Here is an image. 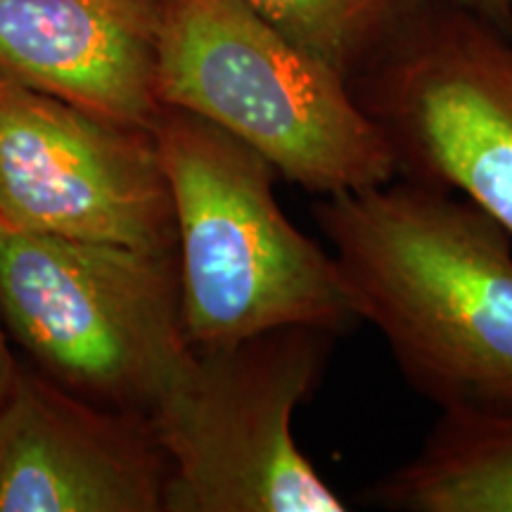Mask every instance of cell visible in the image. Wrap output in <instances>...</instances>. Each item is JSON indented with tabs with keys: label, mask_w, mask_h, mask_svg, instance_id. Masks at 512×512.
<instances>
[{
	"label": "cell",
	"mask_w": 512,
	"mask_h": 512,
	"mask_svg": "<svg viewBox=\"0 0 512 512\" xmlns=\"http://www.w3.org/2000/svg\"><path fill=\"white\" fill-rule=\"evenodd\" d=\"M356 320L441 413H512V235L456 192L396 176L318 197Z\"/></svg>",
	"instance_id": "obj_1"
},
{
	"label": "cell",
	"mask_w": 512,
	"mask_h": 512,
	"mask_svg": "<svg viewBox=\"0 0 512 512\" xmlns=\"http://www.w3.org/2000/svg\"><path fill=\"white\" fill-rule=\"evenodd\" d=\"M150 133L174 202L192 349L285 325L344 335L356 323L332 254L280 209V174L268 159L181 107H159Z\"/></svg>",
	"instance_id": "obj_2"
},
{
	"label": "cell",
	"mask_w": 512,
	"mask_h": 512,
	"mask_svg": "<svg viewBox=\"0 0 512 512\" xmlns=\"http://www.w3.org/2000/svg\"><path fill=\"white\" fill-rule=\"evenodd\" d=\"M159 105L211 121L316 197L396 178L347 79L242 0H159Z\"/></svg>",
	"instance_id": "obj_3"
},
{
	"label": "cell",
	"mask_w": 512,
	"mask_h": 512,
	"mask_svg": "<svg viewBox=\"0 0 512 512\" xmlns=\"http://www.w3.org/2000/svg\"><path fill=\"white\" fill-rule=\"evenodd\" d=\"M0 313L31 366L152 420L188 363L178 254L0 226Z\"/></svg>",
	"instance_id": "obj_4"
},
{
	"label": "cell",
	"mask_w": 512,
	"mask_h": 512,
	"mask_svg": "<svg viewBox=\"0 0 512 512\" xmlns=\"http://www.w3.org/2000/svg\"><path fill=\"white\" fill-rule=\"evenodd\" d=\"M337 335L285 325L192 349L152 415L169 458L166 512H347L292 432Z\"/></svg>",
	"instance_id": "obj_5"
},
{
	"label": "cell",
	"mask_w": 512,
	"mask_h": 512,
	"mask_svg": "<svg viewBox=\"0 0 512 512\" xmlns=\"http://www.w3.org/2000/svg\"><path fill=\"white\" fill-rule=\"evenodd\" d=\"M396 176L475 202L512 235V38L432 0L349 83Z\"/></svg>",
	"instance_id": "obj_6"
},
{
	"label": "cell",
	"mask_w": 512,
	"mask_h": 512,
	"mask_svg": "<svg viewBox=\"0 0 512 512\" xmlns=\"http://www.w3.org/2000/svg\"><path fill=\"white\" fill-rule=\"evenodd\" d=\"M0 226L174 252V202L150 128L0 76Z\"/></svg>",
	"instance_id": "obj_7"
},
{
	"label": "cell",
	"mask_w": 512,
	"mask_h": 512,
	"mask_svg": "<svg viewBox=\"0 0 512 512\" xmlns=\"http://www.w3.org/2000/svg\"><path fill=\"white\" fill-rule=\"evenodd\" d=\"M169 475L150 418L17 363L0 401V512H166Z\"/></svg>",
	"instance_id": "obj_8"
},
{
	"label": "cell",
	"mask_w": 512,
	"mask_h": 512,
	"mask_svg": "<svg viewBox=\"0 0 512 512\" xmlns=\"http://www.w3.org/2000/svg\"><path fill=\"white\" fill-rule=\"evenodd\" d=\"M157 27L159 0H0V76L150 128Z\"/></svg>",
	"instance_id": "obj_9"
},
{
	"label": "cell",
	"mask_w": 512,
	"mask_h": 512,
	"mask_svg": "<svg viewBox=\"0 0 512 512\" xmlns=\"http://www.w3.org/2000/svg\"><path fill=\"white\" fill-rule=\"evenodd\" d=\"M361 498L392 512H512V413H441L420 451Z\"/></svg>",
	"instance_id": "obj_10"
},
{
	"label": "cell",
	"mask_w": 512,
	"mask_h": 512,
	"mask_svg": "<svg viewBox=\"0 0 512 512\" xmlns=\"http://www.w3.org/2000/svg\"><path fill=\"white\" fill-rule=\"evenodd\" d=\"M287 41L349 83L432 0H242Z\"/></svg>",
	"instance_id": "obj_11"
},
{
	"label": "cell",
	"mask_w": 512,
	"mask_h": 512,
	"mask_svg": "<svg viewBox=\"0 0 512 512\" xmlns=\"http://www.w3.org/2000/svg\"><path fill=\"white\" fill-rule=\"evenodd\" d=\"M512 38V0H453Z\"/></svg>",
	"instance_id": "obj_12"
},
{
	"label": "cell",
	"mask_w": 512,
	"mask_h": 512,
	"mask_svg": "<svg viewBox=\"0 0 512 512\" xmlns=\"http://www.w3.org/2000/svg\"><path fill=\"white\" fill-rule=\"evenodd\" d=\"M17 363H19V358L12 354L8 330H5L3 313H0V401H3L5 394H8L12 377H15V373H17Z\"/></svg>",
	"instance_id": "obj_13"
}]
</instances>
